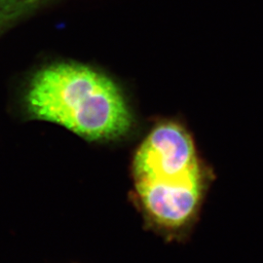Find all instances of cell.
Here are the masks:
<instances>
[{
  "mask_svg": "<svg viewBox=\"0 0 263 263\" xmlns=\"http://www.w3.org/2000/svg\"><path fill=\"white\" fill-rule=\"evenodd\" d=\"M31 119L54 123L87 141L117 140L134 119L120 89L89 66L60 63L32 77L25 98Z\"/></svg>",
  "mask_w": 263,
  "mask_h": 263,
  "instance_id": "1",
  "label": "cell"
},
{
  "mask_svg": "<svg viewBox=\"0 0 263 263\" xmlns=\"http://www.w3.org/2000/svg\"><path fill=\"white\" fill-rule=\"evenodd\" d=\"M137 196L155 224L176 230L194 217L207 183L195 143L175 121L157 124L133 159Z\"/></svg>",
  "mask_w": 263,
  "mask_h": 263,
  "instance_id": "2",
  "label": "cell"
},
{
  "mask_svg": "<svg viewBox=\"0 0 263 263\" xmlns=\"http://www.w3.org/2000/svg\"><path fill=\"white\" fill-rule=\"evenodd\" d=\"M60 0H0V32Z\"/></svg>",
  "mask_w": 263,
  "mask_h": 263,
  "instance_id": "3",
  "label": "cell"
}]
</instances>
